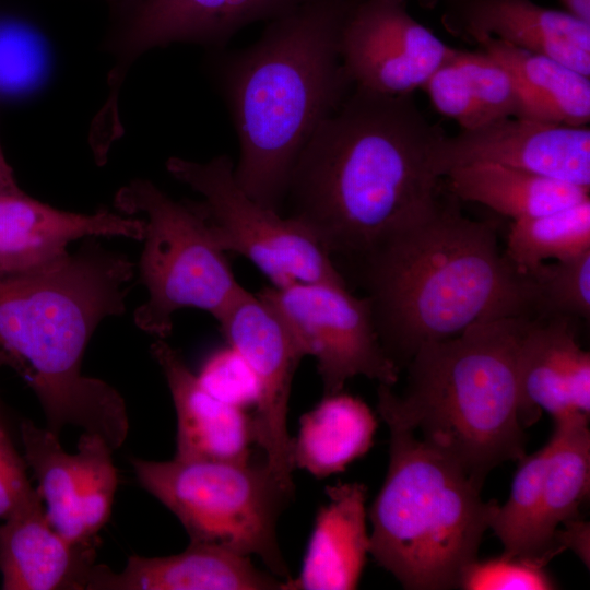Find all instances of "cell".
<instances>
[{
    "label": "cell",
    "mask_w": 590,
    "mask_h": 590,
    "mask_svg": "<svg viewBox=\"0 0 590 590\" xmlns=\"http://www.w3.org/2000/svg\"><path fill=\"white\" fill-rule=\"evenodd\" d=\"M445 133L410 96L354 87L300 152L285 200L327 252L358 260L439 201L432 163Z\"/></svg>",
    "instance_id": "cell-1"
},
{
    "label": "cell",
    "mask_w": 590,
    "mask_h": 590,
    "mask_svg": "<svg viewBox=\"0 0 590 590\" xmlns=\"http://www.w3.org/2000/svg\"><path fill=\"white\" fill-rule=\"evenodd\" d=\"M134 264L88 237L75 253L42 267L0 272V367L33 390L47 428L74 426L125 442L129 420L121 394L82 373L86 346L107 317L126 310Z\"/></svg>",
    "instance_id": "cell-2"
},
{
    "label": "cell",
    "mask_w": 590,
    "mask_h": 590,
    "mask_svg": "<svg viewBox=\"0 0 590 590\" xmlns=\"http://www.w3.org/2000/svg\"><path fill=\"white\" fill-rule=\"evenodd\" d=\"M358 262L380 342L399 369L423 344L475 322L536 318L534 283L500 250L496 227L455 204L438 201Z\"/></svg>",
    "instance_id": "cell-3"
},
{
    "label": "cell",
    "mask_w": 590,
    "mask_h": 590,
    "mask_svg": "<svg viewBox=\"0 0 590 590\" xmlns=\"http://www.w3.org/2000/svg\"><path fill=\"white\" fill-rule=\"evenodd\" d=\"M351 2L299 0L219 64L239 141L235 179L262 206L281 211L300 152L350 93L340 34Z\"/></svg>",
    "instance_id": "cell-4"
},
{
    "label": "cell",
    "mask_w": 590,
    "mask_h": 590,
    "mask_svg": "<svg viewBox=\"0 0 590 590\" xmlns=\"http://www.w3.org/2000/svg\"><path fill=\"white\" fill-rule=\"evenodd\" d=\"M530 319L480 321L423 344L405 366L403 394L378 384L379 415L414 429L482 488L497 465L526 455L517 358Z\"/></svg>",
    "instance_id": "cell-5"
},
{
    "label": "cell",
    "mask_w": 590,
    "mask_h": 590,
    "mask_svg": "<svg viewBox=\"0 0 590 590\" xmlns=\"http://www.w3.org/2000/svg\"><path fill=\"white\" fill-rule=\"evenodd\" d=\"M390 432L389 465L369 509V554L410 590L459 588L477 559L498 506L414 429L381 416Z\"/></svg>",
    "instance_id": "cell-6"
},
{
    "label": "cell",
    "mask_w": 590,
    "mask_h": 590,
    "mask_svg": "<svg viewBox=\"0 0 590 590\" xmlns=\"http://www.w3.org/2000/svg\"><path fill=\"white\" fill-rule=\"evenodd\" d=\"M140 485L168 508L190 542L211 543L259 557L269 571L291 579L278 542V519L292 494L262 463L132 459Z\"/></svg>",
    "instance_id": "cell-7"
},
{
    "label": "cell",
    "mask_w": 590,
    "mask_h": 590,
    "mask_svg": "<svg viewBox=\"0 0 590 590\" xmlns=\"http://www.w3.org/2000/svg\"><path fill=\"white\" fill-rule=\"evenodd\" d=\"M114 201L119 211L142 214L144 221L140 275L149 298L134 311V323L166 339L179 309L198 308L217 319L244 287L211 239L198 202L174 200L139 178L120 188Z\"/></svg>",
    "instance_id": "cell-8"
},
{
    "label": "cell",
    "mask_w": 590,
    "mask_h": 590,
    "mask_svg": "<svg viewBox=\"0 0 590 590\" xmlns=\"http://www.w3.org/2000/svg\"><path fill=\"white\" fill-rule=\"evenodd\" d=\"M227 155L208 162L169 157L168 173L202 197L198 202L209 235L223 252L252 262L271 282L346 285L333 258L299 221L262 206L237 184Z\"/></svg>",
    "instance_id": "cell-9"
},
{
    "label": "cell",
    "mask_w": 590,
    "mask_h": 590,
    "mask_svg": "<svg viewBox=\"0 0 590 590\" xmlns=\"http://www.w3.org/2000/svg\"><path fill=\"white\" fill-rule=\"evenodd\" d=\"M257 294L286 322L305 356L315 357L324 394L342 391L357 376L398 382L400 369L382 347L366 296L330 282L271 285Z\"/></svg>",
    "instance_id": "cell-10"
},
{
    "label": "cell",
    "mask_w": 590,
    "mask_h": 590,
    "mask_svg": "<svg viewBox=\"0 0 590 590\" xmlns=\"http://www.w3.org/2000/svg\"><path fill=\"white\" fill-rule=\"evenodd\" d=\"M216 321L228 346L245 361L257 382L252 415L256 445L273 477L293 495L295 468L287 412L293 378L305 353L278 311L246 288Z\"/></svg>",
    "instance_id": "cell-11"
},
{
    "label": "cell",
    "mask_w": 590,
    "mask_h": 590,
    "mask_svg": "<svg viewBox=\"0 0 590 590\" xmlns=\"http://www.w3.org/2000/svg\"><path fill=\"white\" fill-rule=\"evenodd\" d=\"M408 0H352L340 34V55L352 86L410 96L451 55L408 11Z\"/></svg>",
    "instance_id": "cell-12"
},
{
    "label": "cell",
    "mask_w": 590,
    "mask_h": 590,
    "mask_svg": "<svg viewBox=\"0 0 590 590\" xmlns=\"http://www.w3.org/2000/svg\"><path fill=\"white\" fill-rule=\"evenodd\" d=\"M439 177L472 163H494L590 189V129L530 118L492 120L442 135L432 153Z\"/></svg>",
    "instance_id": "cell-13"
},
{
    "label": "cell",
    "mask_w": 590,
    "mask_h": 590,
    "mask_svg": "<svg viewBox=\"0 0 590 590\" xmlns=\"http://www.w3.org/2000/svg\"><path fill=\"white\" fill-rule=\"evenodd\" d=\"M299 0H140L129 9L113 39L117 61L108 75L105 108L118 94L131 63L142 54L174 43L222 48L243 27L271 21Z\"/></svg>",
    "instance_id": "cell-14"
},
{
    "label": "cell",
    "mask_w": 590,
    "mask_h": 590,
    "mask_svg": "<svg viewBox=\"0 0 590 590\" xmlns=\"http://www.w3.org/2000/svg\"><path fill=\"white\" fill-rule=\"evenodd\" d=\"M143 219L108 209L92 214L59 210L27 194L17 184L0 142V272L42 267L68 253L84 237L142 240Z\"/></svg>",
    "instance_id": "cell-15"
},
{
    "label": "cell",
    "mask_w": 590,
    "mask_h": 590,
    "mask_svg": "<svg viewBox=\"0 0 590 590\" xmlns=\"http://www.w3.org/2000/svg\"><path fill=\"white\" fill-rule=\"evenodd\" d=\"M517 374L524 428L543 411L554 423L590 416V354L579 345L571 320L530 319L518 350Z\"/></svg>",
    "instance_id": "cell-16"
},
{
    "label": "cell",
    "mask_w": 590,
    "mask_h": 590,
    "mask_svg": "<svg viewBox=\"0 0 590 590\" xmlns=\"http://www.w3.org/2000/svg\"><path fill=\"white\" fill-rule=\"evenodd\" d=\"M445 26L477 43L493 37L590 76V23L531 0H448Z\"/></svg>",
    "instance_id": "cell-17"
},
{
    "label": "cell",
    "mask_w": 590,
    "mask_h": 590,
    "mask_svg": "<svg viewBox=\"0 0 590 590\" xmlns=\"http://www.w3.org/2000/svg\"><path fill=\"white\" fill-rule=\"evenodd\" d=\"M170 391L177 416L175 459L250 461L253 418L210 393L180 353L165 339L151 345Z\"/></svg>",
    "instance_id": "cell-18"
},
{
    "label": "cell",
    "mask_w": 590,
    "mask_h": 590,
    "mask_svg": "<svg viewBox=\"0 0 590 590\" xmlns=\"http://www.w3.org/2000/svg\"><path fill=\"white\" fill-rule=\"evenodd\" d=\"M282 583L247 556L215 544L190 542L184 552L170 556L132 555L119 573L94 565L86 589L281 590Z\"/></svg>",
    "instance_id": "cell-19"
},
{
    "label": "cell",
    "mask_w": 590,
    "mask_h": 590,
    "mask_svg": "<svg viewBox=\"0 0 590 590\" xmlns=\"http://www.w3.org/2000/svg\"><path fill=\"white\" fill-rule=\"evenodd\" d=\"M92 544H76L48 521L38 495L0 524V573L4 590L86 589Z\"/></svg>",
    "instance_id": "cell-20"
},
{
    "label": "cell",
    "mask_w": 590,
    "mask_h": 590,
    "mask_svg": "<svg viewBox=\"0 0 590 590\" xmlns=\"http://www.w3.org/2000/svg\"><path fill=\"white\" fill-rule=\"evenodd\" d=\"M328 502L316 516L296 578L281 590H352L357 588L369 554L366 527L367 488L363 483L327 487Z\"/></svg>",
    "instance_id": "cell-21"
},
{
    "label": "cell",
    "mask_w": 590,
    "mask_h": 590,
    "mask_svg": "<svg viewBox=\"0 0 590 590\" xmlns=\"http://www.w3.org/2000/svg\"><path fill=\"white\" fill-rule=\"evenodd\" d=\"M377 420L359 398L343 391L324 394L299 420L293 463L316 477L340 473L373 446Z\"/></svg>",
    "instance_id": "cell-22"
},
{
    "label": "cell",
    "mask_w": 590,
    "mask_h": 590,
    "mask_svg": "<svg viewBox=\"0 0 590 590\" xmlns=\"http://www.w3.org/2000/svg\"><path fill=\"white\" fill-rule=\"evenodd\" d=\"M445 176L455 197L512 221L550 213L589 198V189L494 163H472Z\"/></svg>",
    "instance_id": "cell-23"
},
{
    "label": "cell",
    "mask_w": 590,
    "mask_h": 590,
    "mask_svg": "<svg viewBox=\"0 0 590 590\" xmlns=\"http://www.w3.org/2000/svg\"><path fill=\"white\" fill-rule=\"evenodd\" d=\"M476 44L511 72L523 101L524 118L588 126L590 76L553 58L493 37H484Z\"/></svg>",
    "instance_id": "cell-24"
},
{
    "label": "cell",
    "mask_w": 590,
    "mask_h": 590,
    "mask_svg": "<svg viewBox=\"0 0 590 590\" xmlns=\"http://www.w3.org/2000/svg\"><path fill=\"white\" fill-rule=\"evenodd\" d=\"M589 416L578 414L555 422L548 442L543 483L542 516L539 529L544 556L551 560L558 553L553 535L559 524L579 518V508L589 496L590 432Z\"/></svg>",
    "instance_id": "cell-25"
},
{
    "label": "cell",
    "mask_w": 590,
    "mask_h": 590,
    "mask_svg": "<svg viewBox=\"0 0 590 590\" xmlns=\"http://www.w3.org/2000/svg\"><path fill=\"white\" fill-rule=\"evenodd\" d=\"M24 459L32 469L36 488L49 523L64 538L76 544H92L82 529L76 511L79 483L75 453L67 452L49 428L38 427L30 420L20 425Z\"/></svg>",
    "instance_id": "cell-26"
},
{
    "label": "cell",
    "mask_w": 590,
    "mask_h": 590,
    "mask_svg": "<svg viewBox=\"0 0 590 590\" xmlns=\"http://www.w3.org/2000/svg\"><path fill=\"white\" fill-rule=\"evenodd\" d=\"M587 250H590V198L514 221L504 252L519 272L531 275L547 260L560 261Z\"/></svg>",
    "instance_id": "cell-27"
},
{
    "label": "cell",
    "mask_w": 590,
    "mask_h": 590,
    "mask_svg": "<svg viewBox=\"0 0 590 590\" xmlns=\"http://www.w3.org/2000/svg\"><path fill=\"white\" fill-rule=\"evenodd\" d=\"M547 456L548 442L517 461L509 497L504 505L498 504L493 515L489 529L507 556L550 562L539 539Z\"/></svg>",
    "instance_id": "cell-28"
},
{
    "label": "cell",
    "mask_w": 590,
    "mask_h": 590,
    "mask_svg": "<svg viewBox=\"0 0 590 590\" xmlns=\"http://www.w3.org/2000/svg\"><path fill=\"white\" fill-rule=\"evenodd\" d=\"M113 451L96 434L83 432L80 436L75 453L79 471L76 511L88 541H93L110 517L118 484Z\"/></svg>",
    "instance_id": "cell-29"
},
{
    "label": "cell",
    "mask_w": 590,
    "mask_h": 590,
    "mask_svg": "<svg viewBox=\"0 0 590 590\" xmlns=\"http://www.w3.org/2000/svg\"><path fill=\"white\" fill-rule=\"evenodd\" d=\"M535 287L536 318H590V250L544 263L529 275Z\"/></svg>",
    "instance_id": "cell-30"
},
{
    "label": "cell",
    "mask_w": 590,
    "mask_h": 590,
    "mask_svg": "<svg viewBox=\"0 0 590 590\" xmlns=\"http://www.w3.org/2000/svg\"><path fill=\"white\" fill-rule=\"evenodd\" d=\"M455 59L470 82L483 123L508 117L524 118L518 84L500 61L483 49H456Z\"/></svg>",
    "instance_id": "cell-31"
},
{
    "label": "cell",
    "mask_w": 590,
    "mask_h": 590,
    "mask_svg": "<svg viewBox=\"0 0 590 590\" xmlns=\"http://www.w3.org/2000/svg\"><path fill=\"white\" fill-rule=\"evenodd\" d=\"M547 564L502 554L470 563L462 571L459 588L464 590H550L556 585L544 567Z\"/></svg>",
    "instance_id": "cell-32"
},
{
    "label": "cell",
    "mask_w": 590,
    "mask_h": 590,
    "mask_svg": "<svg viewBox=\"0 0 590 590\" xmlns=\"http://www.w3.org/2000/svg\"><path fill=\"white\" fill-rule=\"evenodd\" d=\"M451 55L430 74L423 90L435 110L456 121L461 129L483 125L472 87L465 74Z\"/></svg>",
    "instance_id": "cell-33"
},
{
    "label": "cell",
    "mask_w": 590,
    "mask_h": 590,
    "mask_svg": "<svg viewBox=\"0 0 590 590\" xmlns=\"http://www.w3.org/2000/svg\"><path fill=\"white\" fill-rule=\"evenodd\" d=\"M197 376L210 393L229 405L245 410L257 403L256 379L245 361L229 346L213 353Z\"/></svg>",
    "instance_id": "cell-34"
},
{
    "label": "cell",
    "mask_w": 590,
    "mask_h": 590,
    "mask_svg": "<svg viewBox=\"0 0 590 590\" xmlns=\"http://www.w3.org/2000/svg\"><path fill=\"white\" fill-rule=\"evenodd\" d=\"M26 472V461L12 440L0 405V519H7L38 496Z\"/></svg>",
    "instance_id": "cell-35"
},
{
    "label": "cell",
    "mask_w": 590,
    "mask_h": 590,
    "mask_svg": "<svg viewBox=\"0 0 590 590\" xmlns=\"http://www.w3.org/2000/svg\"><path fill=\"white\" fill-rule=\"evenodd\" d=\"M563 529H556L553 535V547L559 554L565 550L574 551L583 564L589 567V523L579 518L567 520Z\"/></svg>",
    "instance_id": "cell-36"
},
{
    "label": "cell",
    "mask_w": 590,
    "mask_h": 590,
    "mask_svg": "<svg viewBox=\"0 0 590 590\" xmlns=\"http://www.w3.org/2000/svg\"><path fill=\"white\" fill-rule=\"evenodd\" d=\"M566 11L574 16L590 23V0H559Z\"/></svg>",
    "instance_id": "cell-37"
},
{
    "label": "cell",
    "mask_w": 590,
    "mask_h": 590,
    "mask_svg": "<svg viewBox=\"0 0 590 590\" xmlns=\"http://www.w3.org/2000/svg\"><path fill=\"white\" fill-rule=\"evenodd\" d=\"M108 1L119 4L121 8L128 11L134 4H137L140 0H108Z\"/></svg>",
    "instance_id": "cell-38"
},
{
    "label": "cell",
    "mask_w": 590,
    "mask_h": 590,
    "mask_svg": "<svg viewBox=\"0 0 590 590\" xmlns=\"http://www.w3.org/2000/svg\"><path fill=\"white\" fill-rule=\"evenodd\" d=\"M438 0H418L420 4L427 9H433Z\"/></svg>",
    "instance_id": "cell-39"
},
{
    "label": "cell",
    "mask_w": 590,
    "mask_h": 590,
    "mask_svg": "<svg viewBox=\"0 0 590 590\" xmlns=\"http://www.w3.org/2000/svg\"><path fill=\"white\" fill-rule=\"evenodd\" d=\"M0 405H3L1 399H0Z\"/></svg>",
    "instance_id": "cell-40"
}]
</instances>
